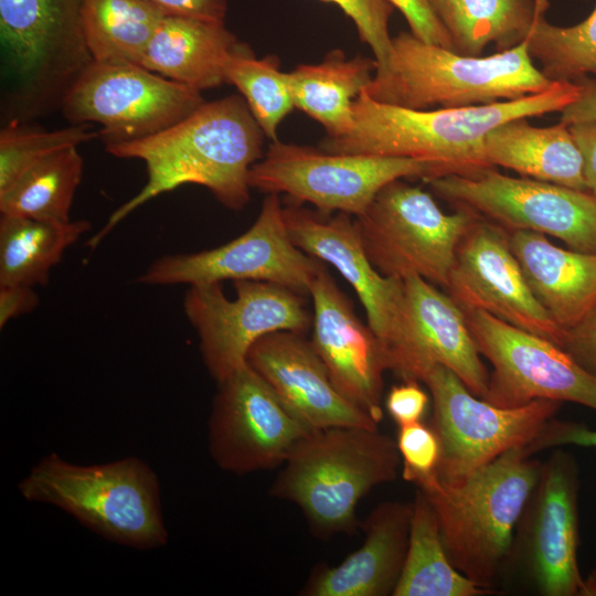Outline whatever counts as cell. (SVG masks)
I'll list each match as a JSON object with an SVG mask.
<instances>
[{
    "mask_svg": "<svg viewBox=\"0 0 596 596\" xmlns=\"http://www.w3.org/2000/svg\"><path fill=\"white\" fill-rule=\"evenodd\" d=\"M264 132L242 95L203 103L187 118L149 137L105 145L117 158L145 162L147 182L87 242L95 248L131 212L184 184L209 189L230 210L249 201L248 173L262 159Z\"/></svg>",
    "mask_w": 596,
    "mask_h": 596,
    "instance_id": "cell-1",
    "label": "cell"
},
{
    "mask_svg": "<svg viewBox=\"0 0 596 596\" xmlns=\"http://www.w3.org/2000/svg\"><path fill=\"white\" fill-rule=\"evenodd\" d=\"M579 95L571 81L513 100L434 110L412 109L373 99L363 91L352 105V124L319 148L334 153L413 158L439 166L445 175L492 168L483 155L485 136L515 119L561 111Z\"/></svg>",
    "mask_w": 596,
    "mask_h": 596,
    "instance_id": "cell-2",
    "label": "cell"
},
{
    "mask_svg": "<svg viewBox=\"0 0 596 596\" xmlns=\"http://www.w3.org/2000/svg\"><path fill=\"white\" fill-rule=\"evenodd\" d=\"M513 448L455 481L436 475L417 486L437 518L453 565L492 593L507 565L518 523L542 462Z\"/></svg>",
    "mask_w": 596,
    "mask_h": 596,
    "instance_id": "cell-3",
    "label": "cell"
},
{
    "mask_svg": "<svg viewBox=\"0 0 596 596\" xmlns=\"http://www.w3.org/2000/svg\"><path fill=\"white\" fill-rule=\"evenodd\" d=\"M401 462L396 440L377 427L313 430L294 445L269 496L298 505L320 538L352 533L360 500L393 481Z\"/></svg>",
    "mask_w": 596,
    "mask_h": 596,
    "instance_id": "cell-4",
    "label": "cell"
},
{
    "mask_svg": "<svg viewBox=\"0 0 596 596\" xmlns=\"http://www.w3.org/2000/svg\"><path fill=\"white\" fill-rule=\"evenodd\" d=\"M555 82L535 67L528 39L489 56H467L402 31L392 38L386 70L374 75L365 92L412 109L457 108L539 94Z\"/></svg>",
    "mask_w": 596,
    "mask_h": 596,
    "instance_id": "cell-5",
    "label": "cell"
},
{
    "mask_svg": "<svg viewBox=\"0 0 596 596\" xmlns=\"http://www.w3.org/2000/svg\"><path fill=\"white\" fill-rule=\"evenodd\" d=\"M18 488L26 500L53 504L116 543L153 549L168 540L157 476L139 458L83 466L50 454Z\"/></svg>",
    "mask_w": 596,
    "mask_h": 596,
    "instance_id": "cell-6",
    "label": "cell"
},
{
    "mask_svg": "<svg viewBox=\"0 0 596 596\" xmlns=\"http://www.w3.org/2000/svg\"><path fill=\"white\" fill-rule=\"evenodd\" d=\"M444 175L439 166L425 160L334 153L276 140L251 168L248 184L266 194H285L294 204H312L321 213L355 217L394 180L428 182Z\"/></svg>",
    "mask_w": 596,
    "mask_h": 596,
    "instance_id": "cell-7",
    "label": "cell"
},
{
    "mask_svg": "<svg viewBox=\"0 0 596 596\" xmlns=\"http://www.w3.org/2000/svg\"><path fill=\"white\" fill-rule=\"evenodd\" d=\"M478 216L464 206L446 214L428 192L397 179L355 222L366 256L381 274L419 276L446 288L458 244Z\"/></svg>",
    "mask_w": 596,
    "mask_h": 596,
    "instance_id": "cell-8",
    "label": "cell"
},
{
    "mask_svg": "<svg viewBox=\"0 0 596 596\" xmlns=\"http://www.w3.org/2000/svg\"><path fill=\"white\" fill-rule=\"evenodd\" d=\"M201 92L129 62L93 60L60 106L72 125L97 123L105 145L158 134L196 110Z\"/></svg>",
    "mask_w": 596,
    "mask_h": 596,
    "instance_id": "cell-9",
    "label": "cell"
},
{
    "mask_svg": "<svg viewBox=\"0 0 596 596\" xmlns=\"http://www.w3.org/2000/svg\"><path fill=\"white\" fill-rule=\"evenodd\" d=\"M0 42L7 75L22 110L61 99L92 61L81 0H0Z\"/></svg>",
    "mask_w": 596,
    "mask_h": 596,
    "instance_id": "cell-10",
    "label": "cell"
},
{
    "mask_svg": "<svg viewBox=\"0 0 596 596\" xmlns=\"http://www.w3.org/2000/svg\"><path fill=\"white\" fill-rule=\"evenodd\" d=\"M433 400V429L440 443L437 476L455 481L504 453L526 447L554 418L561 402L534 400L518 407H501L472 394L443 365L424 377Z\"/></svg>",
    "mask_w": 596,
    "mask_h": 596,
    "instance_id": "cell-11",
    "label": "cell"
},
{
    "mask_svg": "<svg viewBox=\"0 0 596 596\" xmlns=\"http://www.w3.org/2000/svg\"><path fill=\"white\" fill-rule=\"evenodd\" d=\"M440 198L468 207L508 231L556 237L571 249L596 255V196L588 191L514 178L493 168L427 182Z\"/></svg>",
    "mask_w": 596,
    "mask_h": 596,
    "instance_id": "cell-12",
    "label": "cell"
},
{
    "mask_svg": "<svg viewBox=\"0 0 596 596\" xmlns=\"http://www.w3.org/2000/svg\"><path fill=\"white\" fill-rule=\"evenodd\" d=\"M236 298L228 299L221 284L190 286L183 301L196 330L206 370L223 382L245 365L253 344L275 331L304 334L312 315L304 295L268 281H234Z\"/></svg>",
    "mask_w": 596,
    "mask_h": 596,
    "instance_id": "cell-13",
    "label": "cell"
},
{
    "mask_svg": "<svg viewBox=\"0 0 596 596\" xmlns=\"http://www.w3.org/2000/svg\"><path fill=\"white\" fill-rule=\"evenodd\" d=\"M324 264L292 242L278 194H267L256 221L243 234L215 248L164 255L137 283L151 286L221 284L224 280L268 281L301 295Z\"/></svg>",
    "mask_w": 596,
    "mask_h": 596,
    "instance_id": "cell-14",
    "label": "cell"
},
{
    "mask_svg": "<svg viewBox=\"0 0 596 596\" xmlns=\"http://www.w3.org/2000/svg\"><path fill=\"white\" fill-rule=\"evenodd\" d=\"M462 310L479 353L493 368L483 400L501 407L551 400L596 411V376L562 347L486 311Z\"/></svg>",
    "mask_w": 596,
    "mask_h": 596,
    "instance_id": "cell-15",
    "label": "cell"
},
{
    "mask_svg": "<svg viewBox=\"0 0 596 596\" xmlns=\"http://www.w3.org/2000/svg\"><path fill=\"white\" fill-rule=\"evenodd\" d=\"M578 490L575 458L556 449L541 465L509 555L520 561L539 595L587 596L577 562Z\"/></svg>",
    "mask_w": 596,
    "mask_h": 596,
    "instance_id": "cell-16",
    "label": "cell"
},
{
    "mask_svg": "<svg viewBox=\"0 0 596 596\" xmlns=\"http://www.w3.org/2000/svg\"><path fill=\"white\" fill-rule=\"evenodd\" d=\"M217 384L207 439L221 469L236 475L274 469L310 433L248 364Z\"/></svg>",
    "mask_w": 596,
    "mask_h": 596,
    "instance_id": "cell-17",
    "label": "cell"
},
{
    "mask_svg": "<svg viewBox=\"0 0 596 596\" xmlns=\"http://www.w3.org/2000/svg\"><path fill=\"white\" fill-rule=\"evenodd\" d=\"M448 295L464 309L486 311L563 348L561 328L531 292L510 246V231L479 215L462 236Z\"/></svg>",
    "mask_w": 596,
    "mask_h": 596,
    "instance_id": "cell-18",
    "label": "cell"
},
{
    "mask_svg": "<svg viewBox=\"0 0 596 596\" xmlns=\"http://www.w3.org/2000/svg\"><path fill=\"white\" fill-rule=\"evenodd\" d=\"M326 214L302 205L284 206L288 233L297 247L332 265L351 285L363 306L368 324L390 351L398 344L405 322L404 279L381 274L363 248L355 219Z\"/></svg>",
    "mask_w": 596,
    "mask_h": 596,
    "instance_id": "cell-19",
    "label": "cell"
},
{
    "mask_svg": "<svg viewBox=\"0 0 596 596\" xmlns=\"http://www.w3.org/2000/svg\"><path fill=\"white\" fill-rule=\"evenodd\" d=\"M308 294L313 304L311 343L337 391L376 424L383 418V374L387 347L355 315L353 305L324 266Z\"/></svg>",
    "mask_w": 596,
    "mask_h": 596,
    "instance_id": "cell-20",
    "label": "cell"
},
{
    "mask_svg": "<svg viewBox=\"0 0 596 596\" xmlns=\"http://www.w3.org/2000/svg\"><path fill=\"white\" fill-rule=\"evenodd\" d=\"M404 284L405 322L402 338L391 352V371L403 381L423 382L434 366L443 365L482 398L489 373L462 308L419 276H408Z\"/></svg>",
    "mask_w": 596,
    "mask_h": 596,
    "instance_id": "cell-21",
    "label": "cell"
},
{
    "mask_svg": "<svg viewBox=\"0 0 596 596\" xmlns=\"http://www.w3.org/2000/svg\"><path fill=\"white\" fill-rule=\"evenodd\" d=\"M247 364L310 432L379 425L337 391L304 334L275 331L262 337L251 348Z\"/></svg>",
    "mask_w": 596,
    "mask_h": 596,
    "instance_id": "cell-22",
    "label": "cell"
},
{
    "mask_svg": "<svg viewBox=\"0 0 596 596\" xmlns=\"http://www.w3.org/2000/svg\"><path fill=\"white\" fill-rule=\"evenodd\" d=\"M412 502L384 501L366 517L362 545L337 566L313 568L304 596L393 595L408 549Z\"/></svg>",
    "mask_w": 596,
    "mask_h": 596,
    "instance_id": "cell-23",
    "label": "cell"
},
{
    "mask_svg": "<svg viewBox=\"0 0 596 596\" xmlns=\"http://www.w3.org/2000/svg\"><path fill=\"white\" fill-rule=\"evenodd\" d=\"M510 246L538 302L564 330L596 304V255L554 245L532 231L510 232Z\"/></svg>",
    "mask_w": 596,
    "mask_h": 596,
    "instance_id": "cell-24",
    "label": "cell"
},
{
    "mask_svg": "<svg viewBox=\"0 0 596 596\" xmlns=\"http://www.w3.org/2000/svg\"><path fill=\"white\" fill-rule=\"evenodd\" d=\"M240 43L225 21L166 14L139 65L201 92L226 83L225 63Z\"/></svg>",
    "mask_w": 596,
    "mask_h": 596,
    "instance_id": "cell-25",
    "label": "cell"
},
{
    "mask_svg": "<svg viewBox=\"0 0 596 596\" xmlns=\"http://www.w3.org/2000/svg\"><path fill=\"white\" fill-rule=\"evenodd\" d=\"M515 118L491 129L483 139V155L492 168L499 166L523 177L588 191L583 157L567 125L547 127Z\"/></svg>",
    "mask_w": 596,
    "mask_h": 596,
    "instance_id": "cell-26",
    "label": "cell"
},
{
    "mask_svg": "<svg viewBox=\"0 0 596 596\" xmlns=\"http://www.w3.org/2000/svg\"><path fill=\"white\" fill-rule=\"evenodd\" d=\"M446 30L453 51L481 56L493 44L498 52L525 41L549 0H428Z\"/></svg>",
    "mask_w": 596,
    "mask_h": 596,
    "instance_id": "cell-27",
    "label": "cell"
},
{
    "mask_svg": "<svg viewBox=\"0 0 596 596\" xmlns=\"http://www.w3.org/2000/svg\"><path fill=\"white\" fill-rule=\"evenodd\" d=\"M376 71L375 58H347L330 51L318 64H301L287 73L295 107L320 123L327 137H338L352 124V105L369 86Z\"/></svg>",
    "mask_w": 596,
    "mask_h": 596,
    "instance_id": "cell-28",
    "label": "cell"
},
{
    "mask_svg": "<svg viewBox=\"0 0 596 596\" xmlns=\"http://www.w3.org/2000/svg\"><path fill=\"white\" fill-rule=\"evenodd\" d=\"M89 230L86 220L61 223L1 214L0 286L46 285L65 251Z\"/></svg>",
    "mask_w": 596,
    "mask_h": 596,
    "instance_id": "cell-29",
    "label": "cell"
},
{
    "mask_svg": "<svg viewBox=\"0 0 596 596\" xmlns=\"http://www.w3.org/2000/svg\"><path fill=\"white\" fill-rule=\"evenodd\" d=\"M412 507L408 549L393 596L491 594L453 565L444 547L435 512L421 490H417Z\"/></svg>",
    "mask_w": 596,
    "mask_h": 596,
    "instance_id": "cell-30",
    "label": "cell"
},
{
    "mask_svg": "<svg viewBox=\"0 0 596 596\" xmlns=\"http://www.w3.org/2000/svg\"><path fill=\"white\" fill-rule=\"evenodd\" d=\"M166 14L148 0H81L85 43L96 61L139 64Z\"/></svg>",
    "mask_w": 596,
    "mask_h": 596,
    "instance_id": "cell-31",
    "label": "cell"
},
{
    "mask_svg": "<svg viewBox=\"0 0 596 596\" xmlns=\"http://www.w3.org/2000/svg\"><path fill=\"white\" fill-rule=\"evenodd\" d=\"M84 161L77 147L56 151L26 170L0 194V212L50 222H70Z\"/></svg>",
    "mask_w": 596,
    "mask_h": 596,
    "instance_id": "cell-32",
    "label": "cell"
},
{
    "mask_svg": "<svg viewBox=\"0 0 596 596\" xmlns=\"http://www.w3.org/2000/svg\"><path fill=\"white\" fill-rule=\"evenodd\" d=\"M275 55L256 57L244 43L227 57L224 74L245 99L265 137L278 140L277 130L295 107L287 73L280 71Z\"/></svg>",
    "mask_w": 596,
    "mask_h": 596,
    "instance_id": "cell-33",
    "label": "cell"
},
{
    "mask_svg": "<svg viewBox=\"0 0 596 596\" xmlns=\"http://www.w3.org/2000/svg\"><path fill=\"white\" fill-rule=\"evenodd\" d=\"M532 60L551 81H571L596 74V8L571 26L551 24L540 18L528 38Z\"/></svg>",
    "mask_w": 596,
    "mask_h": 596,
    "instance_id": "cell-34",
    "label": "cell"
},
{
    "mask_svg": "<svg viewBox=\"0 0 596 596\" xmlns=\"http://www.w3.org/2000/svg\"><path fill=\"white\" fill-rule=\"evenodd\" d=\"M89 124L55 130L35 129L12 119L0 132V194L26 170L50 155L98 137Z\"/></svg>",
    "mask_w": 596,
    "mask_h": 596,
    "instance_id": "cell-35",
    "label": "cell"
},
{
    "mask_svg": "<svg viewBox=\"0 0 596 596\" xmlns=\"http://www.w3.org/2000/svg\"><path fill=\"white\" fill-rule=\"evenodd\" d=\"M339 7L354 23L360 40L368 44L376 61L374 75L382 74L392 53L389 31L394 6L389 0H321Z\"/></svg>",
    "mask_w": 596,
    "mask_h": 596,
    "instance_id": "cell-36",
    "label": "cell"
},
{
    "mask_svg": "<svg viewBox=\"0 0 596 596\" xmlns=\"http://www.w3.org/2000/svg\"><path fill=\"white\" fill-rule=\"evenodd\" d=\"M396 445L406 481L419 486L437 473L440 443L432 426L417 422L398 427Z\"/></svg>",
    "mask_w": 596,
    "mask_h": 596,
    "instance_id": "cell-37",
    "label": "cell"
},
{
    "mask_svg": "<svg viewBox=\"0 0 596 596\" xmlns=\"http://www.w3.org/2000/svg\"><path fill=\"white\" fill-rule=\"evenodd\" d=\"M407 21L418 39L453 50L450 39L430 8L428 0H389Z\"/></svg>",
    "mask_w": 596,
    "mask_h": 596,
    "instance_id": "cell-38",
    "label": "cell"
},
{
    "mask_svg": "<svg viewBox=\"0 0 596 596\" xmlns=\"http://www.w3.org/2000/svg\"><path fill=\"white\" fill-rule=\"evenodd\" d=\"M417 381H404L387 393L385 407L398 427L422 422L429 398Z\"/></svg>",
    "mask_w": 596,
    "mask_h": 596,
    "instance_id": "cell-39",
    "label": "cell"
},
{
    "mask_svg": "<svg viewBox=\"0 0 596 596\" xmlns=\"http://www.w3.org/2000/svg\"><path fill=\"white\" fill-rule=\"evenodd\" d=\"M561 445L596 448V430L589 429L579 423L552 418L526 446V449L533 455L538 451Z\"/></svg>",
    "mask_w": 596,
    "mask_h": 596,
    "instance_id": "cell-40",
    "label": "cell"
},
{
    "mask_svg": "<svg viewBox=\"0 0 596 596\" xmlns=\"http://www.w3.org/2000/svg\"><path fill=\"white\" fill-rule=\"evenodd\" d=\"M563 349L596 376V304L565 333Z\"/></svg>",
    "mask_w": 596,
    "mask_h": 596,
    "instance_id": "cell-41",
    "label": "cell"
},
{
    "mask_svg": "<svg viewBox=\"0 0 596 596\" xmlns=\"http://www.w3.org/2000/svg\"><path fill=\"white\" fill-rule=\"evenodd\" d=\"M167 14L225 21L227 0H148Z\"/></svg>",
    "mask_w": 596,
    "mask_h": 596,
    "instance_id": "cell-42",
    "label": "cell"
},
{
    "mask_svg": "<svg viewBox=\"0 0 596 596\" xmlns=\"http://www.w3.org/2000/svg\"><path fill=\"white\" fill-rule=\"evenodd\" d=\"M39 305V297L30 286H0V327L13 318L32 311Z\"/></svg>",
    "mask_w": 596,
    "mask_h": 596,
    "instance_id": "cell-43",
    "label": "cell"
},
{
    "mask_svg": "<svg viewBox=\"0 0 596 596\" xmlns=\"http://www.w3.org/2000/svg\"><path fill=\"white\" fill-rule=\"evenodd\" d=\"M568 128L583 157L587 190L596 196V120L572 124Z\"/></svg>",
    "mask_w": 596,
    "mask_h": 596,
    "instance_id": "cell-44",
    "label": "cell"
},
{
    "mask_svg": "<svg viewBox=\"0 0 596 596\" xmlns=\"http://www.w3.org/2000/svg\"><path fill=\"white\" fill-rule=\"evenodd\" d=\"M574 82L579 86V95L560 111V121L567 126L596 120V79L583 76Z\"/></svg>",
    "mask_w": 596,
    "mask_h": 596,
    "instance_id": "cell-45",
    "label": "cell"
},
{
    "mask_svg": "<svg viewBox=\"0 0 596 596\" xmlns=\"http://www.w3.org/2000/svg\"><path fill=\"white\" fill-rule=\"evenodd\" d=\"M587 596H596V568L585 578Z\"/></svg>",
    "mask_w": 596,
    "mask_h": 596,
    "instance_id": "cell-46",
    "label": "cell"
}]
</instances>
